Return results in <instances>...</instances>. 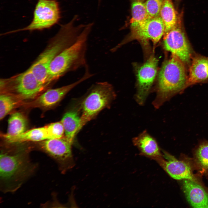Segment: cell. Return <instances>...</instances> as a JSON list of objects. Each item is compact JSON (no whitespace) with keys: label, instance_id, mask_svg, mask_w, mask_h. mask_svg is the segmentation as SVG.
Returning <instances> with one entry per match:
<instances>
[{"label":"cell","instance_id":"obj_1","mask_svg":"<svg viewBox=\"0 0 208 208\" xmlns=\"http://www.w3.org/2000/svg\"><path fill=\"white\" fill-rule=\"evenodd\" d=\"M78 17L75 15L68 23L61 26L46 48L29 68L38 80L47 86L48 71L51 62L58 54L76 42L86 25H76Z\"/></svg>","mask_w":208,"mask_h":208},{"label":"cell","instance_id":"obj_2","mask_svg":"<svg viewBox=\"0 0 208 208\" xmlns=\"http://www.w3.org/2000/svg\"><path fill=\"white\" fill-rule=\"evenodd\" d=\"M186 68L176 55L163 62L159 71L155 88L156 96L152 104L156 109L186 88L188 77Z\"/></svg>","mask_w":208,"mask_h":208},{"label":"cell","instance_id":"obj_3","mask_svg":"<svg viewBox=\"0 0 208 208\" xmlns=\"http://www.w3.org/2000/svg\"><path fill=\"white\" fill-rule=\"evenodd\" d=\"M93 25H86L76 42L58 54L50 64L46 83L58 79L66 73L86 67L87 41Z\"/></svg>","mask_w":208,"mask_h":208},{"label":"cell","instance_id":"obj_4","mask_svg":"<svg viewBox=\"0 0 208 208\" xmlns=\"http://www.w3.org/2000/svg\"><path fill=\"white\" fill-rule=\"evenodd\" d=\"M116 96L113 86L109 82H99L93 84L81 104L80 129L101 111L109 107Z\"/></svg>","mask_w":208,"mask_h":208},{"label":"cell","instance_id":"obj_5","mask_svg":"<svg viewBox=\"0 0 208 208\" xmlns=\"http://www.w3.org/2000/svg\"><path fill=\"white\" fill-rule=\"evenodd\" d=\"M131 24L129 34L111 49V52L116 51L123 44L134 40L138 41L144 47H148V41L150 40L155 46L164 36V26L159 16L149 18L140 22Z\"/></svg>","mask_w":208,"mask_h":208},{"label":"cell","instance_id":"obj_6","mask_svg":"<svg viewBox=\"0 0 208 208\" xmlns=\"http://www.w3.org/2000/svg\"><path fill=\"white\" fill-rule=\"evenodd\" d=\"M182 14L176 25L164 36L163 45L166 50L177 56L186 67L190 66L193 51L183 27Z\"/></svg>","mask_w":208,"mask_h":208},{"label":"cell","instance_id":"obj_7","mask_svg":"<svg viewBox=\"0 0 208 208\" xmlns=\"http://www.w3.org/2000/svg\"><path fill=\"white\" fill-rule=\"evenodd\" d=\"M60 18L59 5L57 0H38L30 24L25 27L10 31L9 33L49 29L58 23Z\"/></svg>","mask_w":208,"mask_h":208},{"label":"cell","instance_id":"obj_8","mask_svg":"<svg viewBox=\"0 0 208 208\" xmlns=\"http://www.w3.org/2000/svg\"><path fill=\"white\" fill-rule=\"evenodd\" d=\"M158 60L153 54L150 56L143 64L136 65V92L135 100L138 104L143 105L151 90L157 75Z\"/></svg>","mask_w":208,"mask_h":208},{"label":"cell","instance_id":"obj_9","mask_svg":"<svg viewBox=\"0 0 208 208\" xmlns=\"http://www.w3.org/2000/svg\"><path fill=\"white\" fill-rule=\"evenodd\" d=\"M0 177L6 182L25 176L29 164L26 155L22 152L10 153L2 151L0 154Z\"/></svg>","mask_w":208,"mask_h":208},{"label":"cell","instance_id":"obj_10","mask_svg":"<svg viewBox=\"0 0 208 208\" xmlns=\"http://www.w3.org/2000/svg\"><path fill=\"white\" fill-rule=\"evenodd\" d=\"M83 76L75 81L66 86L48 90L39 95L29 103L32 107L47 108L55 105L59 102L71 90L77 85L93 76L89 71L88 67L85 68Z\"/></svg>","mask_w":208,"mask_h":208},{"label":"cell","instance_id":"obj_11","mask_svg":"<svg viewBox=\"0 0 208 208\" xmlns=\"http://www.w3.org/2000/svg\"><path fill=\"white\" fill-rule=\"evenodd\" d=\"M14 79L13 88L19 99H34L47 86L38 80L29 68Z\"/></svg>","mask_w":208,"mask_h":208},{"label":"cell","instance_id":"obj_12","mask_svg":"<svg viewBox=\"0 0 208 208\" xmlns=\"http://www.w3.org/2000/svg\"><path fill=\"white\" fill-rule=\"evenodd\" d=\"M164 153L165 159L162 157L156 160L170 176L176 180H189L200 184L189 164L166 152Z\"/></svg>","mask_w":208,"mask_h":208},{"label":"cell","instance_id":"obj_13","mask_svg":"<svg viewBox=\"0 0 208 208\" xmlns=\"http://www.w3.org/2000/svg\"><path fill=\"white\" fill-rule=\"evenodd\" d=\"M73 142L65 136L59 138L47 139L40 142L41 148L61 163L72 161L71 150Z\"/></svg>","mask_w":208,"mask_h":208},{"label":"cell","instance_id":"obj_14","mask_svg":"<svg viewBox=\"0 0 208 208\" xmlns=\"http://www.w3.org/2000/svg\"><path fill=\"white\" fill-rule=\"evenodd\" d=\"M183 189L190 205L194 208H208V194L199 183L183 180Z\"/></svg>","mask_w":208,"mask_h":208},{"label":"cell","instance_id":"obj_15","mask_svg":"<svg viewBox=\"0 0 208 208\" xmlns=\"http://www.w3.org/2000/svg\"><path fill=\"white\" fill-rule=\"evenodd\" d=\"M208 81V57L194 55L189 66L187 88L198 83Z\"/></svg>","mask_w":208,"mask_h":208},{"label":"cell","instance_id":"obj_16","mask_svg":"<svg viewBox=\"0 0 208 208\" xmlns=\"http://www.w3.org/2000/svg\"><path fill=\"white\" fill-rule=\"evenodd\" d=\"M132 141L134 146L143 155L155 160L162 157L157 141L147 130L134 137Z\"/></svg>","mask_w":208,"mask_h":208},{"label":"cell","instance_id":"obj_17","mask_svg":"<svg viewBox=\"0 0 208 208\" xmlns=\"http://www.w3.org/2000/svg\"><path fill=\"white\" fill-rule=\"evenodd\" d=\"M79 109L73 108L67 111L61 120L64 129V136L73 142L76 135L80 130L81 116Z\"/></svg>","mask_w":208,"mask_h":208},{"label":"cell","instance_id":"obj_18","mask_svg":"<svg viewBox=\"0 0 208 208\" xmlns=\"http://www.w3.org/2000/svg\"><path fill=\"white\" fill-rule=\"evenodd\" d=\"M3 137L8 142L11 143L27 141L41 142L49 139L46 126L26 131L17 135Z\"/></svg>","mask_w":208,"mask_h":208},{"label":"cell","instance_id":"obj_19","mask_svg":"<svg viewBox=\"0 0 208 208\" xmlns=\"http://www.w3.org/2000/svg\"><path fill=\"white\" fill-rule=\"evenodd\" d=\"M180 15H178L172 0H164L159 14L164 26V35L176 25Z\"/></svg>","mask_w":208,"mask_h":208},{"label":"cell","instance_id":"obj_20","mask_svg":"<svg viewBox=\"0 0 208 208\" xmlns=\"http://www.w3.org/2000/svg\"><path fill=\"white\" fill-rule=\"evenodd\" d=\"M27 123L25 116L21 113H13L8 120L7 133L3 137L12 136L21 134L26 131Z\"/></svg>","mask_w":208,"mask_h":208},{"label":"cell","instance_id":"obj_21","mask_svg":"<svg viewBox=\"0 0 208 208\" xmlns=\"http://www.w3.org/2000/svg\"><path fill=\"white\" fill-rule=\"evenodd\" d=\"M194 160L201 172L208 170V141L200 142L194 151Z\"/></svg>","mask_w":208,"mask_h":208},{"label":"cell","instance_id":"obj_22","mask_svg":"<svg viewBox=\"0 0 208 208\" xmlns=\"http://www.w3.org/2000/svg\"><path fill=\"white\" fill-rule=\"evenodd\" d=\"M131 4L132 18L131 23L144 21L149 17L145 5L146 0H129Z\"/></svg>","mask_w":208,"mask_h":208},{"label":"cell","instance_id":"obj_23","mask_svg":"<svg viewBox=\"0 0 208 208\" xmlns=\"http://www.w3.org/2000/svg\"><path fill=\"white\" fill-rule=\"evenodd\" d=\"M17 101L14 96L2 94L0 96V119H3L16 106Z\"/></svg>","mask_w":208,"mask_h":208},{"label":"cell","instance_id":"obj_24","mask_svg":"<svg viewBox=\"0 0 208 208\" xmlns=\"http://www.w3.org/2000/svg\"><path fill=\"white\" fill-rule=\"evenodd\" d=\"M49 139L59 138L65 135L64 126L61 121L45 126Z\"/></svg>","mask_w":208,"mask_h":208},{"label":"cell","instance_id":"obj_25","mask_svg":"<svg viewBox=\"0 0 208 208\" xmlns=\"http://www.w3.org/2000/svg\"><path fill=\"white\" fill-rule=\"evenodd\" d=\"M164 0H146L145 5L149 17L159 16L160 10Z\"/></svg>","mask_w":208,"mask_h":208},{"label":"cell","instance_id":"obj_26","mask_svg":"<svg viewBox=\"0 0 208 208\" xmlns=\"http://www.w3.org/2000/svg\"><path fill=\"white\" fill-rule=\"evenodd\" d=\"M101 0H98V5H99L101 2Z\"/></svg>","mask_w":208,"mask_h":208}]
</instances>
